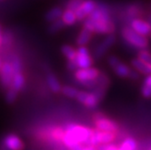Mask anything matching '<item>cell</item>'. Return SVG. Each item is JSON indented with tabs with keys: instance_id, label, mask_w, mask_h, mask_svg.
I'll use <instances>...</instances> for the list:
<instances>
[{
	"instance_id": "26",
	"label": "cell",
	"mask_w": 151,
	"mask_h": 150,
	"mask_svg": "<svg viewBox=\"0 0 151 150\" xmlns=\"http://www.w3.org/2000/svg\"><path fill=\"white\" fill-rule=\"evenodd\" d=\"M17 90H16L14 88L10 87L7 89L6 94V101L8 104H12L16 101L17 98Z\"/></svg>"
},
{
	"instance_id": "39",
	"label": "cell",
	"mask_w": 151,
	"mask_h": 150,
	"mask_svg": "<svg viewBox=\"0 0 151 150\" xmlns=\"http://www.w3.org/2000/svg\"><path fill=\"white\" fill-rule=\"evenodd\" d=\"M150 8H151V6H150Z\"/></svg>"
},
{
	"instance_id": "13",
	"label": "cell",
	"mask_w": 151,
	"mask_h": 150,
	"mask_svg": "<svg viewBox=\"0 0 151 150\" xmlns=\"http://www.w3.org/2000/svg\"><path fill=\"white\" fill-rule=\"evenodd\" d=\"M130 28L144 36L151 34V24L139 18H135L130 22Z\"/></svg>"
},
{
	"instance_id": "1",
	"label": "cell",
	"mask_w": 151,
	"mask_h": 150,
	"mask_svg": "<svg viewBox=\"0 0 151 150\" xmlns=\"http://www.w3.org/2000/svg\"><path fill=\"white\" fill-rule=\"evenodd\" d=\"M64 128L65 133L63 139V143L68 148L79 144L84 145L85 142L91 137L93 129L78 124H69Z\"/></svg>"
},
{
	"instance_id": "28",
	"label": "cell",
	"mask_w": 151,
	"mask_h": 150,
	"mask_svg": "<svg viewBox=\"0 0 151 150\" xmlns=\"http://www.w3.org/2000/svg\"><path fill=\"white\" fill-rule=\"evenodd\" d=\"M85 0H69V1L67 2L66 7L68 9H72V10L75 11L81 6V4Z\"/></svg>"
},
{
	"instance_id": "21",
	"label": "cell",
	"mask_w": 151,
	"mask_h": 150,
	"mask_svg": "<svg viewBox=\"0 0 151 150\" xmlns=\"http://www.w3.org/2000/svg\"><path fill=\"white\" fill-rule=\"evenodd\" d=\"M137 147H138L137 140L132 137H127L121 142L119 150H137Z\"/></svg>"
},
{
	"instance_id": "37",
	"label": "cell",
	"mask_w": 151,
	"mask_h": 150,
	"mask_svg": "<svg viewBox=\"0 0 151 150\" xmlns=\"http://www.w3.org/2000/svg\"><path fill=\"white\" fill-rule=\"evenodd\" d=\"M147 150H151V145H150V146L148 147V149H147Z\"/></svg>"
},
{
	"instance_id": "32",
	"label": "cell",
	"mask_w": 151,
	"mask_h": 150,
	"mask_svg": "<svg viewBox=\"0 0 151 150\" xmlns=\"http://www.w3.org/2000/svg\"><path fill=\"white\" fill-rule=\"evenodd\" d=\"M142 85L148 89H151V73L148 75H146L143 83H142Z\"/></svg>"
},
{
	"instance_id": "36",
	"label": "cell",
	"mask_w": 151,
	"mask_h": 150,
	"mask_svg": "<svg viewBox=\"0 0 151 150\" xmlns=\"http://www.w3.org/2000/svg\"><path fill=\"white\" fill-rule=\"evenodd\" d=\"M1 66H2V62H1V61H0V68H1Z\"/></svg>"
},
{
	"instance_id": "31",
	"label": "cell",
	"mask_w": 151,
	"mask_h": 150,
	"mask_svg": "<svg viewBox=\"0 0 151 150\" xmlns=\"http://www.w3.org/2000/svg\"><path fill=\"white\" fill-rule=\"evenodd\" d=\"M67 68L68 70L71 72H75L76 70H78V65L76 63V61H68L67 62Z\"/></svg>"
},
{
	"instance_id": "9",
	"label": "cell",
	"mask_w": 151,
	"mask_h": 150,
	"mask_svg": "<svg viewBox=\"0 0 151 150\" xmlns=\"http://www.w3.org/2000/svg\"><path fill=\"white\" fill-rule=\"evenodd\" d=\"M101 75V72L97 68H85V69H78L74 72V78L77 80L79 83H83V81L92 80L99 78Z\"/></svg>"
},
{
	"instance_id": "30",
	"label": "cell",
	"mask_w": 151,
	"mask_h": 150,
	"mask_svg": "<svg viewBox=\"0 0 151 150\" xmlns=\"http://www.w3.org/2000/svg\"><path fill=\"white\" fill-rule=\"evenodd\" d=\"M12 64L14 67V70H15V72H22V64H21L20 60L17 57L14 59Z\"/></svg>"
},
{
	"instance_id": "27",
	"label": "cell",
	"mask_w": 151,
	"mask_h": 150,
	"mask_svg": "<svg viewBox=\"0 0 151 150\" xmlns=\"http://www.w3.org/2000/svg\"><path fill=\"white\" fill-rule=\"evenodd\" d=\"M138 58L151 65V52L147 49L139 50L138 52Z\"/></svg>"
},
{
	"instance_id": "7",
	"label": "cell",
	"mask_w": 151,
	"mask_h": 150,
	"mask_svg": "<svg viewBox=\"0 0 151 150\" xmlns=\"http://www.w3.org/2000/svg\"><path fill=\"white\" fill-rule=\"evenodd\" d=\"M14 75H15V70L12 62H6L2 63L0 68V81L4 88L8 89L12 86Z\"/></svg>"
},
{
	"instance_id": "18",
	"label": "cell",
	"mask_w": 151,
	"mask_h": 150,
	"mask_svg": "<svg viewBox=\"0 0 151 150\" xmlns=\"http://www.w3.org/2000/svg\"><path fill=\"white\" fill-rule=\"evenodd\" d=\"M62 20L63 21L65 25H73L78 21L75 11H73L72 9L66 8V10L63 11Z\"/></svg>"
},
{
	"instance_id": "11",
	"label": "cell",
	"mask_w": 151,
	"mask_h": 150,
	"mask_svg": "<svg viewBox=\"0 0 151 150\" xmlns=\"http://www.w3.org/2000/svg\"><path fill=\"white\" fill-rule=\"evenodd\" d=\"M116 42V37L113 34H108L104 39L102 42L96 47L95 51H94V57L96 59H100L101 58L102 56H104L107 51L111 48L114 44Z\"/></svg>"
},
{
	"instance_id": "12",
	"label": "cell",
	"mask_w": 151,
	"mask_h": 150,
	"mask_svg": "<svg viewBox=\"0 0 151 150\" xmlns=\"http://www.w3.org/2000/svg\"><path fill=\"white\" fill-rule=\"evenodd\" d=\"M97 4H96L93 0H85V1L81 4V6L75 10V14L77 17L78 21H84L90 14L96 8Z\"/></svg>"
},
{
	"instance_id": "14",
	"label": "cell",
	"mask_w": 151,
	"mask_h": 150,
	"mask_svg": "<svg viewBox=\"0 0 151 150\" xmlns=\"http://www.w3.org/2000/svg\"><path fill=\"white\" fill-rule=\"evenodd\" d=\"M2 143L9 150H24V143L16 134H8L3 139Z\"/></svg>"
},
{
	"instance_id": "33",
	"label": "cell",
	"mask_w": 151,
	"mask_h": 150,
	"mask_svg": "<svg viewBox=\"0 0 151 150\" xmlns=\"http://www.w3.org/2000/svg\"><path fill=\"white\" fill-rule=\"evenodd\" d=\"M82 150H97V147L91 146H84V147Z\"/></svg>"
},
{
	"instance_id": "3",
	"label": "cell",
	"mask_w": 151,
	"mask_h": 150,
	"mask_svg": "<svg viewBox=\"0 0 151 150\" xmlns=\"http://www.w3.org/2000/svg\"><path fill=\"white\" fill-rule=\"evenodd\" d=\"M121 36L123 40L131 47L137 50L147 49L149 46V41L147 36L141 35L135 32L130 27H124L121 30Z\"/></svg>"
},
{
	"instance_id": "6",
	"label": "cell",
	"mask_w": 151,
	"mask_h": 150,
	"mask_svg": "<svg viewBox=\"0 0 151 150\" xmlns=\"http://www.w3.org/2000/svg\"><path fill=\"white\" fill-rule=\"evenodd\" d=\"M94 124L95 127L99 130L118 133L119 130V127L116 121L112 120L111 118H109L102 114H98L94 117Z\"/></svg>"
},
{
	"instance_id": "16",
	"label": "cell",
	"mask_w": 151,
	"mask_h": 150,
	"mask_svg": "<svg viewBox=\"0 0 151 150\" xmlns=\"http://www.w3.org/2000/svg\"><path fill=\"white\" fill-rule=\"evenodd\" d=\"M46 81L47 84L50 88V90L53 92V93H59L62 91V85L59 83L58 79L55 77L53 73L52 72H48L46 75Z\"/></svg>"
},
{
	"instance_id": "34",
	"label": "cell",
	"mask_w": 151,
	"mask_h": 150,
	"mask_svg": "<svg viewBox=\"0 0 151 150\" xmlns=\"http://www.w3.org/2000/svg\"><path fill=\"white\" fill-rule=\"evenodd\" d=\"M0 150H9V149L1 142V143H0Z\"/></svg>"
},
{
	"instance_id": "24",
	"label": "cell",
	"mask_w": 151,
	"mask_h": 150,
	"mask_svg": "<svg viewBox=\"0 0 151 150\" xmlns=\"http://www.w3.org/2000/svg\"><path fill=\"white\" fill-rule=\"evenodd\" d=\"M64 25H65V24L63 23L62 18L58 19V20H55V21L52 22V24H50L49 28H48V32L50 34H56V33L60 32L63 28Z\"/></svg>"
},
{
	"instance_id": "8",
	"label": "cell",
	"mask_w": 151,
	"mask_h": 150,
	"mask_svg": "<svg viewBox=\"0 0 151 150\" xmlns=\"http://www.w3.org/2000/svg\"><path fill=\"white\" fill-rule=\"evenodd\" d=\"M76 63L79 69L90 68L93 64V58L91 57L89 49L86 46H79L77 49Z\"/></svg>"
},
{
	"instance_id": "20",
	"label": "cell",
	"mask_w": 151,
	"mask_h": 150,
	"mask_svg": "<svg viewBox=\"0 0 151 150\" xmlns=\"http://www.w3.org/2000/svg\"><path fill=\"white\" fill-rule=\"evenodd\" d=\"M65 133V128L62 127H54L50 130V139L55 142H63Z\"/></svg>"
},
{
	"instance_id": "15",
	"label": "cell",
	"mask_w": 151,
	"mask_h": 150,
	"mask_svg": "<svg viewBox=\"0 0 151 150\" xmlns=\"http://www.w3.org/2000/svg\"><path fill=\"white\" fill-rule=\"evenodd\" d=\"M131 66L139 73L143 74L145 76L151 73V65L143 62L138 57L131 60Z\"/></svg>"
},
{
	"instance_id": "38",
	"label": "cell",
	"mask_w": 151,
	"mask_h": 150,
	"mask_svg": "<svg viewBox=\"0 0 151 150\" xmlns=\"http://www.w3.org/2000/svg\"><path fill=\"white\" fill-rule=\"evenodd\" d=\"M150 39H151V34H150Z\"/></svg>"
},
{
	"instance_id": "5",
	"label": "cell",
	"mask_w": 151,
	"mask_h": 150,
	"mask_svg": "<svg viewBox=\"0 0 151 150\" xmlns=\"http://www.w3.org/2000/svg\"><path fill=\"white\" fill-rule=\"evenodd\" d=\"M117 137L116 133L107 132L99 130L97 128H93L92 133L89 139L85 142V146H98L103 144H109L112 143Z\"/></svg>"
},
{
	"instance_id": "23",
	"label": "cell",
	"mask_w": 151,
	"mask_h": 150,
	"mask_svg": "<svg viewBox=\"0 0 151 150\" xmlns=\"http://www.w3.org/2000/svg\"><path fill=\"white\" fill-rule=\"evenodd\" d=\"M62 53L67 58L68 61H75L76 56H77V49L73 48L71 45H63L61 48Z\"/></svg>"
},
{
	"instance_id": "22",
	"label": "cell",
	"mask_w": 151,
	"mask_h": 150,
	"mask_svg": "<svg viewBox=\"0 0 151 150\" xmlns=\"http://www.w3.org/2000/svg\"><path fill=\"white\" fill-rule=\"evenodd\" d=\"M25 84V79L24 76L23 75L22 72H15L13 79V83H12V88H14L16 90L20 91L23 90Z\"/></svg>"
},
{
	"instance_id": "25",
	"label": "cell",
	"mask_w": 151,
	"mask_h": 150,
	"mask_svg": "<svg viewBox=\"0 0 151 150\" xmlns=\"http://www.w3.org/2000/svg\"><path fill=\"white\" fill-rule=\"evenodd\" d=\"M64 96L71 98V99H76L78 94H79V90L74 88V87H71V86H63L62 88V91H61Z\"/></svg>"
},
{
	"instance_id": "10",
	"label": "cell",
	"mask_w": 151,
	"mask_h": 150,
	"mask_svg": "<svg viewBox=\"0 0 151 150\" xmlns=\"http://www.w3.org/2000/svg\"><path fill=\"white\" fill-rule=\"evenodd\" d=\"M76 100L88 108H97L101 101V100L98 98V96L93 91L92 92L79 91V94H78Z\"/></svg>"
},
{
	"instance_id": "29",
	"label": "cell",
	"mask_w": 151,
	"mask_h": 150,
	"mask_svg": "<svg viewBox=\"0 0 151 150\" xmlns=\"http://www.w3.org/2000/svg\"><path fill=\"white\" fill-rule=\"evenodd\" d=\"M96 147H97V150H119V146H116L112 143L100 145Z\"/></svg>"
},
{
	"instance_id": "19",
	"label": "cell",
	"mask_w": 151,
	"mask_h": 150,
	"mask_svg": "<svg viewBox=\"0 0 151 150\" xmlns=\"http://www.w3.org/2000/svg\"><path fill=\"white\" fill-rule=\"evenodd\" d=\"M63 10L61 7H58V6L53 7L46 13L45 19H46V21L52 23L55 20L61 19L63 17Z\"/></svg>"
},
{
	"instance_id": "4",
	"label": "cell",
	"mask_w": 151,
	"mask_h": 150,
	"mask_svg": "<svg viewBox=\"0 0 151 150\" xmlns=\"http://www.w3.org/2000/svg\"><path fill=\"white\" fill-rule=\"evenodd\" d=\"M83 26L91 32L100 34H111L115 31V24L111 18L101 20H91L86 18L83 23Z\"/></svg>"
},
{
	"instance_id": "35",
	"label": "cell",
	"mask_w": 151,
	"mask_h": 150,
	"mask_svg": "<svg viewBox=\"0 0 151 150\" xmlns=\"http://www.w3.org/2000/svg\"><path fill=\"white\" fill-rule=\"evenodd\" d=\"M2 43V34H1V26H0V45Z\"/></svg>"
},
{
	"instance_id": "17",
	"label": "cell",
	"mask_w": 151,
	"mask_h": 150,
	"mask_svg": "<svg viewBox=\"0 0 151 150\" xmlns=\"http://www.w3.org/2000/svg\"><path fill=\"white\" fill-rule=\"evenodd\" d=\"M92 32H91L89 29H87L86 27L83 26V28L81 29V31L80 32L78 38L76 40V43L79 46H85L92 37Z\"/></svg>"
},
{
	"instance_id": "2",
	"label": "cell",
	"mask_w": 151,
	"mask_h": 150,
	"mask_svg": "<svg viewBox=\"0 0 151 150\" xmlns=\"http://www.w3.org/2000/svg\"><path fill=\"white\" fill-rule=\"evenodd\" d=\"M108 63L109 66L111 68V70L114 72V73L121 79L138 80L140 77V73L127 65L125 62H123L115 55H111L108 58Z\"/></svg>"
}]
</instances>
